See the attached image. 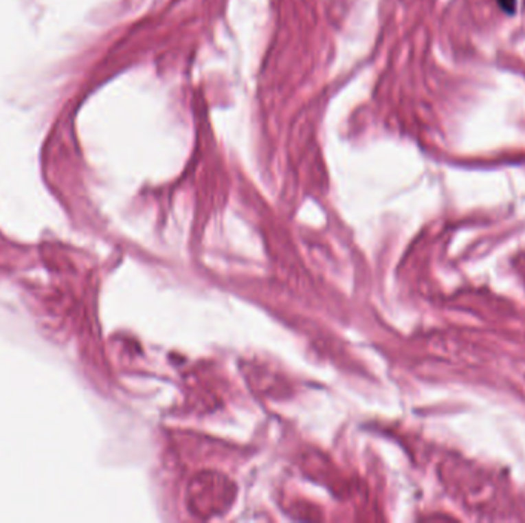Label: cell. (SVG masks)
I'll return each mask as SVG.
<instances>
[{"label":"cell","mask_w":525,"mask_h":523,"mask_svg":"<svg viewBox=\"0 0 525 523\" xmlns=\"http://www.w3.org/2000/svg\"><path fill=\"white\" fill-rule=\"evenodd\" d=\"M235 485L219 473H200L188 488V505L199 518L225 513L235 498Z\"/></svg>","instance_id":"obj_1"},{"label":"cell","mask_w":525,"mask_h":523,"mask_svg":"<svg viewBox=\"0 0 525 523\" xmlns=\"http://www.w3.org/2000/svg\"><path fill=\"white\" fill-rule=\"evenodd\" d=\"M498 3L507 14H513L516 11V0H498Z\"/></svg>","instance_id":"obj_2"}]
</instances>
